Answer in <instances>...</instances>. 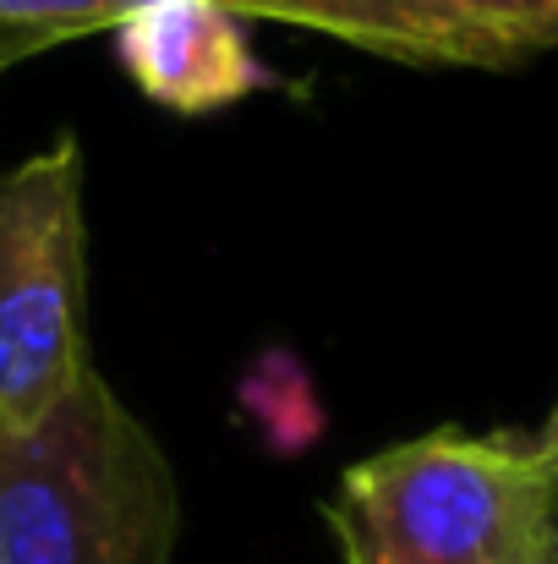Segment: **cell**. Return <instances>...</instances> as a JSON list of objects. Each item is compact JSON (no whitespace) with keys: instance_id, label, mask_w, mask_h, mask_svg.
Segmentation results:
<instances>
[{"instance_id":"6da1fadb","label":"cell","mask_w":558,"mask_h":564,"mask_svg":"<svg viewBox=\"0 0 558 564\" xmlns=\"http://www.w3.org/2000/svg\"><path fill=\"white\" fill-rule=\"evenodd\" d=\"M176 532V466L99 368L50 416L0 427V564H171Z\"/></svg>"},{"instance_id":"7a4b0ae2","label":"cell","mask_w":558,"mask_h":564,"mask_svg":"<svg viewBox=\"0 0 558 564\" xmlns=\"http://www.w3.org/2000/svg\"><path fill=\"white\" fill-rule=\"evenodd\" d=\"M554 466L532 438L438 427L357 460L329 527L346 564H537Z\"/></svg>"},{"instance_id":"3957f363","label":"cell","mask_w":558,"mask_h":564,"mask_svg":"<svg viewBox=\"0 0 558 564\" xmlns=\"http://www.w3.org/2000/svg\"><path fill=\"white\" fill-rule=\"evenodd\" d=\"M88 219L83 149H50L0 171V427L50 416L88 362Z\"/></svg>"},{"instance_id":"277c9868","label":"cell","mask_w":558,"mask_h":564,"mask_svg":"<svg viewBox=\"0 0 558 564\" xmlns=\"http://www.w3.org/2000/svg\"><path fill=\"white\" fill-rule=\"evenodd\" d=\"M241 22L329 33L400 66L515 72L558 50V0H225Z\"/></svg>"},{"instance_id":"5b68a950","label":"cell","mask_w":558,"mask_h":564,"mask_svg":"<svg viewBox=\"0 0 558 564\" xmlns=\"http://www.w3.org/2000/svg\"><path fill=\"white\" fill-rule=\"evenodd\" d=\"M110 33L132 88L171 116H214L280 88L225 0H143Z\"/></svg>"},{"instance_id":"8992f818","label":"cell","mask_w":558,"mask_h":564,"mask_svg":"<svg viewBox=\"0 0 558 564\" xmlns=\"http://www.w3.org/2000/svg\"><path fill=\"white\" fill-rule=\"evenodd\" d=\"M143 0H0V66L28 61L50 44L116 28Z\"/></svg>"},{"instance_id":"52a82bcc","label":"cell","mask_w":558,"mask_h":564,"mask_svg":"<svg viewBox=\"0 0 558 564\" xmlns=\"http://www.w3.org/2000/svg\"><path fill=\"white\" fill-rule=\"evenodd\" d=\"M532 449H537V455H543L548 466H558V405H554V416L543 422V433L532 438Z\"/></svg>"},{"instance_id":"ba28073f","label":"cell","mask_w":558,"mask_h":564,"mask_svg":"<svg viewBox=\"0 0 558 564\" xmlns=\"http://www.w3.org/2000/svg\"><path fill=\"white\" fill-rule=\"evenodd\" d=\"M537 564H558V466H554V505H548V538H543V560Z\"/></svg>"},{"instance_id":"9c48e42d","label":"cell","mask_w":558,"mask_h":564,"mask_svg":"<svg viewBox=\"0 0 558 564\" xmlns=\"http://www.w3.org/2000/svg\"><path fill=\"white\" fill-rule=\"evenodd\" d=\"M0 72H6V66H0Z\"/></svg>"}]
</instances>
